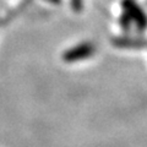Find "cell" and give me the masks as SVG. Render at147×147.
Instances as JSON below:
<instances>
[{"instance_id": "6da1fadb", "label": "cell", "mask_w": 147, "mask_h": 147, "mask_svg": "<svg viewBox=\"0 0 147 147\" xmlns=\"http://www.w3.org/2000/svg\"><path fill=\"white\" fill-rule=\"evenodd\" d=\"M94 53V47L91 43H82L80 45H76L75 48H72L70 50L64 54V60L72 63L77 60H82L87 57H91Z\"/></svg>"}]
</instances>
